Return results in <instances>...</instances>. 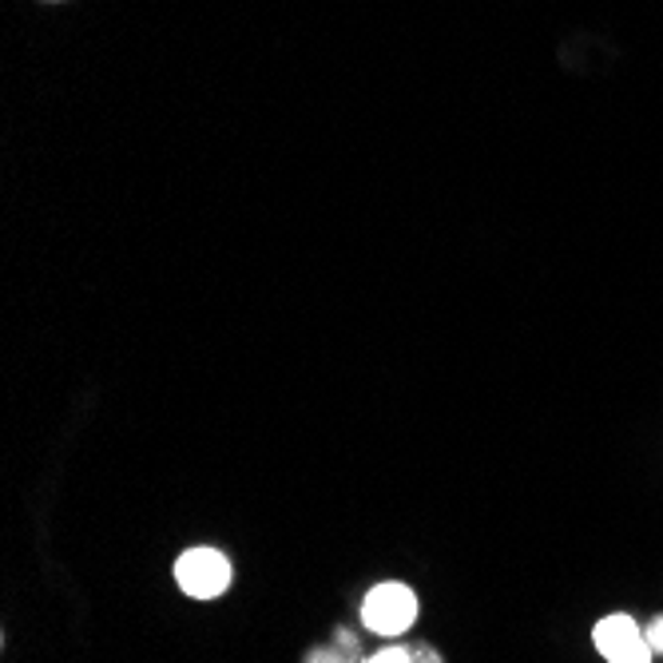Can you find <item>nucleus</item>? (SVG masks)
<instances>
[{"mask_svg": "<svg viewBox=\"0 0 663 663\" xmlns=\"http://www.w3.org/2000/svg\"><path fill=\"white\" fill-rule=\"evenodd\" d=\"M643 632L636 628V620L632 616H624V612H616V616H604L600 624H596V632H592V643L604 652V660L612 652H620L624 643H632V640H640Z\"/></svg>", "mask_w": 663, "mask_h": 663, "instance_id": "7ed1b4c3", "label": "nucleus"}, {"mask_svg": "<svg viewBox=\"0 0 663 663\" xmlns=\"http://www.w3.org/2000/svg\"><path fill=\"white\" fill-rule=\"evenodd\" d=\"M652 643L643 640H632V643H624V648H620V652H612L608 655V663H652Z\"/></svg>", "mask_w": 663, "mask_h": 663, "instance_id": "20e7f679", "label": "nucleus"}, {"mask_svg": "<svg viewBox=\"0 0 663 663\" xmlns=\"http://www.w3.org/2000/svg\"><path fill=\"white\" fill-rule=\"evenodd\" d=\"M366 663H418V660H413V652H406V648H382V652H373Z\"/></svg>", "mask_w": 663, "mask_h": 663, "instance_id": "39448f33", "label": "nucleus"}, {"mask_svg": "<svg viewBox=\"0 0 663 663\" xmlns=\"http://www.w3.org/2000/svg\"><path fill=\"white\" fill-rule=\"evenodd\" d=\"M175 581H179V588L187 596H195V600H215L231 584V564L215 548H191V552H183V557L175 560Z\"/></svg>", "mask_w": 663, "mask_h": 663, "instance_id": "f03ea898", "label": "nucleus"}, {"mask_svg": "<svg viewBox=\"0 0 663 663\" xmlns=\"http://www.w3.org/2000/svg\"><path fill=\"white\" fill-rule=\"evenodd\" d=\"M361 620L366 628L378 636H401V632L418 620V596L406 584H378L366 600H361Z\"/></svg>", "mask_w": 663, "mask_h": 663, "instance_id": "f257e3e1", "label": "nucleus"}, {"mask_svg": "<svg viewBox=\"0 0 663 663\" xmlns=\"http://www.w3.org/2000/svg\"><path fill=\"white\" fill-rule=\"evenodd\" d=\"M413 660H418V663H442V660H437V652H430V648H418V652H413Z\"/></svg>", "mask_w": 663, "mask_h": 663, "instance_id": "0eeeda50", "label": "nucleus"}, {"mask_svg": "<svg viewBox=\"0 0 663 663\" xmlns=\"http://www.w3.org/2000/svg\"><path fill=\"white\" fill-rule=\"evenodd\" d=\"M643 640L652 643V652H663V616H655L648 628H643Z\"/></svg>", "mask_w": 663, "mask_h": 663, "instance_id": "423d86ee", "label": "nucleus"}]
</instances>
